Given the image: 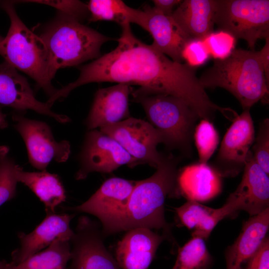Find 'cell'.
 <instances>
[{"label":"cell","instance_id":"cell-29","mask_svg":"<svg viewBox=\"0 0 269 269\" xmlns=\"http://www.w3.org/2000/svg\"><path fill=\"white\" fill-rule=\"evenodd\" d=\"M7 149L0 148V206L15 195L18 165L7 156Z\"/></svg>","mask_w":269,"mask_h":269},{"label":"cell","instance_id":"cell-35","mask_svg":"<svg viewBox=\"0 0 269 269\" xmlns=\"http://www.w3.org/2000/svg\"><path fill=\"white\" fill-rule=\"evenodd\" d=\"M153 7L161 12L167 15L171 16L174 8L177 6L182 1L181 0H153Z\"/></svg>","mask_w":269,"mask_h":269},{"label":"cell","instance_id":"cell-31","mask_svg":"<svg viewBox=\"0 0 269 269\" xmlns=\"http://www.w3.org/2000/svg\"><path fill=\"white\" fill-rule=\"evenodd\" d=\"M251 151L257 163L268 174L269 173V120L261 122Z\"/></svg>","mask_w":269,"mask_h":269},{"label":"cell","instance_id":"cell-37","mask_svg":"<svg viewBox=\"0 0 269 269\" xmlns=\"http://www.w3.org/2000/svg\"><path fill=\"white\" fill-rule=\"evenodd\" d=\"M7 126L6 115L0 111V129H4Z\"/></svg>","mask_w":269,"mask_h":269},{"label":"cell","instance_id":"cell-27","mask_svg":"<svg viewBox=\"0 0 269 269\" xmlns=\"http://www.w3.org/2000/svg\"><path fill=\"white\" fill-rule=\"evenodd\" d=\"M212 263L205 240L192 237L179 248L174 265L171 269H207Z\"/></svg>","mask_w":269,"mask_h":269},{"label":"cell","instance_id":"cell-7","mask_svg":"<svg viewBox=\"0 0 269 269\" xmlns=\"http://www.w3.org/2000/svg\"><path fill=\"white\" fill-rule=\"evenodd\" d=\"M214 21L254 51L259 39L269 38V0H215Z\"/></svg>","mask_w":269,"mask_h":269},{"label":"cell","instance_id":"cell-3","mask_svg":"<svg viewBox=\"0 0 269 269\" xmlns=\"http://www.w3.org/2000/svg\"><path fill=\"white\" fill-rule=\"evenodd\" d=\"M204 88H222L236 97L243 110L269 102L267 81L259 51L235 49L227 58L215 60L199 78Z\"/></svg>","mask_w":269,"mask_h":269},{"label":"cell","instance_id":"cell-19","mask_svg":"<svg viewBox=\"0 0 269 269\" xmlns=\"http://www.w3.org/2000/svg\"><path fill=\"white\" fill-rule=\"evenodd\" d=\"M166 239L165 236L147 228L128 230L118 243L116 260L121 269H148L158 247Z\"/></svg>","mask_w":269,"mask_h":269},{"label":"cell","instance_id":"cell-2","mask_svg":"<svg viewBox=\"0 0 269 269\" xmlns=\"http://www.w3.org/2000/svg\"><path fill=\"white\" fill-rule=\"evenodd\" d=\"M177 161L164 155L156 171L150 177L136 181L130 195L121 231L143 228L162 230L171 240V230L164 216V202L167 196H180L177 187Z\"/></svg>","mask_w":269,"mask_h":269},{"label":"cell","instance_id":"cell-18","mask_svg":"<svg viewBox=\"0 0 269 269\" xmlns=\"http://www.w3.org/2000/svg\"><path fill=\"white\" fill-rule=\"evenodd\" d=\"M269 228V208L245 222L239 236L226 251L227 269H250Z\"/></svg>","mask_w":269,"mask_h":269},{"label":"cell","instance_id":"cell-16","mask_svg":"<svg viewBox=\"0 0 269 269\" xmlns=\"http://www.w3.org/2000/svg\"><path fill=\"white\" fill-rule=\"evenodd\" d=\"M74 215L63 213L47 214L45 218L30 233H18L19 248L11 254L10 263L16 265L32 255L43 250L55 240L63 238L71 240L74 231L70 227V222Z\"/></svg>","mask_w":269,"mask_h":269},{"label":"cell","instance_id":"cell-32","mask_svg":"<svg viewBox=\"0 0 269 269\" xmlns=\"http://www.w3.org/2000/svg\"><path fill=\"white\" fill-rule=\"evenodd\" d=\"M181 56L184 63L195 68L205 63L210 57L202 39L188 40L183 48Z\"/></svg>","mask_w":269,"mask_h":269},{"label":"cell","instance_id":"cell-9","mask_svg":"<svg viewBox=\"0 0 269 269\" xmlns=\"http://www.w3.org/2000/svg\"><path fill=\"white\" fill-rule=\"evenodd\" d=\"M99 130L115 139L137 164L156 168L164 158L157 150L158 144L164 143L163 136L149 122L130 117Z\"/></svg>","mask_w":269,"mask_h":269},{"label":"cell","instance_id":"cell-13","mask_svg":"<svg viewBox=\"0 0 269 269\" xmlns=\"http://www.w3.org/2000/svg\"><path fill=\"white\" fill-rule=\"evenodd\" d=\"M80 161V167L76 174L77 180L86 178L93 172L110 173L124 165H137L115 139L96 129L87 134Z\"/></svg>","mask_w":269,"mask_h":269},{"label":"cell","instance_id":"cell-23","mask_svg":"<svg viewBox=\"0 0 269 269\" xmlns=\"http://www.w3.org/2000/svg\"><path fill=\"white\" fill-rule=\"evenodd\" d=\"M175 210L180 223L188 229L193 230L192 237L205 240L219 222L233 213L226 203L222 207L214 209L192 200H187L182 205L175 208Z\"/></svg>","mask_w":269,"mask_h":269},{"label":"cell","instance_id":"cell-33","mask_svg":"<svg viewBox=\"0 0 269 269\" xmlns=\"http://www.w3.org/2000/svg\"><path fill=\"white\" fill-rule=\"evenodd\" d=\"M22 1L45 4L55 7L60 12L82 22L89 18L87 4L80 0H24Z\"/></svg>","mask_w":269,"mask_h":269},{"label":"cell","instance_id":"cell-8","mask_svg":"<svg viewBox=\"0 0 269 269\" xmlns=\"http://www.w3.org/2000/svg\"><path fill=\"white\" fill-rule=\"evenodd\" d=\"M136 181L120 177L106 180L86 201L69 210L92 215L99 219L104 234L121 232L130 195Z\"/></svg>","mask_w":269,"mask_h":269},{"label":"cell","instance_id":"cell-36","mask_svg":"<svg viewBox=\"0 0 269 269\" xmlns=\"http://www.w3.org/2000/svg\"><path fill=\"white\" fill-rule=\"evenodd\" d=\"M265 40L266 42L264 47L259 52L265 76L267 81L269 83V38L266 39Z\"/></svg>","mask_w":269,"mask_h":269},{"label":"cell","instance_id":"cell-15","mask_svg":"<svg viewBox=\"0 0 269 269\" xmlns=\"http://www.w3.org/2000/svg\"><path fill=\"white\" fill-rule=\"evenodd\" d=\"M226 203L234 213L243 210L251 217L269 208V178L254 159L251 151L244 169L242 180Z\"/></svg>","mask_w":269,"mask_h":269},{"label":"cell","instance_id":"cell-38","mask_svg":"<svg viewBox=\"0 0 269 269\" xmlns=\"http://www.w3.org/2000/svg\"><path fill=\"white\" fill-rule=\"evenodd\" d=\"M7 264L5 261H0V269H4Z\"/></svg>","mask_w":269,"mask_h":269},{"label":"cell","instance_id":"cell-28","mask_svg":"<svg viewBox=\"0 0 269 269\" xmlns=\"http://www.w3.org/2000/svg\"><path fill=\"white\" fill-rule=\"evenodd\" d=\"M193 134L199 162L207 163L219 144V134L210 121L202 119L195 127Z\"/></svg>","mask_w":269,"mask_h":269},{"label":"cell","instance_id":"cell-22","mask_svg":"<svg viewBox=\"0 0 269 269\" xmlns=\"http://www.w3.org/2000/svg\"><path fill=\"white\" fill-rule=\"evenodd\" d=\"M215 0H184L171 16L190 39H203L214 31Z\"/></svg>","mask_w":269,"mask_h":269},{"label":"cell","instance_id":"cell-30","mask_svg":"<svg viewBox=\"0 0 269 269\" xmlns=\"http://www.w3.org/2000/svg\"><path fill=\"white\" fill-rule=\"evenodd\" d=\"M202 39L210 57L215 60L228 57L235 49L237 42L234 36L221 30L211 32Z\"/></svg>","mask_w":269,"mask_h":269},{"label":"cell","instance_id":"cell-1","mask_svg":"<svg viewBox=\"0 0 269 269\" xmlns=\"http://www.w3.org/2000/svg\"><path fill=\"white\" fill-rule=\"evenodd\" d=\"M117 46L112 51L78 68L75 81L57 90L53 102L66 97L75 88L91 83L116 82L139 88L133 93L164 94L184 101L199 116L209 121L222 108L212 102L199 82L196 68L175 62L151 44L138 39L130 24L121 26Z\"/></svg>","mask_w":269,"mask_h":269},{"label":"cell","instance_id":"cell-26","mask_svg":"<svg viewBox=\"0 0 269 269\" xmlns=\"http://www.w3.org/2000/svg\"><path fill=\"white\" fill-rule=\"evenodd\" d=\"M70 258V241L60 238L20 263H7L4 269H67Z\"/></svg>","mask_w":269,"mask_h":269},{"label":"cell","instance_id":"cell-21","mask_svg":"<svg viewBox=\"0 0 269 269\" xmlns=\"http://www.w3.org/2000/svg\"><path fill=\"white\" fill-rule=\"evenodd\" d=\"M147 21V31L153 41L151 45L173 61L183 63L181 53L190 39L171 16L165 15L153 6L146 4L143 8Z\"/></svg>","mask_w":269,"mask_h":269},{"label":"cell","instance_id":"cell-39","mask_svg":"<svg viewBox=\"0 0 269 269\" xmlns=\"http://www.w3.org/2000/svg\"><path fill=\"white\" fill-rule=\"evenodd\" d=\"M3 39V37L1 36V35H0V44H1V41H2Z\"/></svg>","mask_w":269,"mask_h":269},{"label":"cell","instance_id":"cell-14","mask_svg":"<svg viewBox=\"0 0 269 269\" xmlns=\"http://www.w3.org/2000/svg\"><path fill=\"white\" fill-rule=\"evenodd\" d=\"M0 105L20 111L31 110L62 124L70 121L67 116L53 112L46 103L38 101L26 79L5 61L0 64Z\"/></svg>","mask_w":269,"mask_h":269},{"label":"cell","instance_id":"cell-12","mask_svg":"<svg viewBox=\"0 0 269 269\" xmlns=\"http://www.w3.org/2000/svg\"><path fill=\"white\" fill-rule=\"evenodd\" d=\"M102 233L97 222L79 217L70 240L71 263L67 269H121L106 248Z\"/></svg>","mask_w":269,"mask_h":269},{"label":"cell","instance_id":"cell-20","mask_svg":"<svg viewBox=\"0 0 269 269\" xmlns=\"http://www.w3.org/2000/svg\"><path fill=\"white\" fill-rule=\"evenodd\" d=\"M177 187L180 195L187 200L206 202L221 193L222 177L207 163L192 164L178 171Z\"/></svg>","mask_w":269,"mask_h":269},{"label":"cell","instance_id":"cell-5","mask_svg":"<svg viewBox=\"0 0 269 269\" xmlns=\"http://www.w3.org/2000/svg\"><path fill=\"white\" fill-rule=\"evenodd\" d=\"M1 6L9 18L10 26L0 44V55L34 80L50 97L57 90L49 77V55L43 41L21 21L12 2H3Z\"/></svg>","mask_w":269,"mask_h":269},{"label":"cell","instance_id":"cell-17","mask_svg":"<svg viewBox=\"0 0 269 269\" xmlns=\"http://www.w3.org/2000/svg\"><path fill=\"white\" fill-rule=\"evenodd\" d=\"M133 91L131 85L122 83L97 91L85 121L87 129H101L130 118L129 97Z\"/></svg>","mask_w":269,"mask_h":269},{"label":"cell","instance_id":"cell-24","mask_svg":"<svg viewBox=\"0 0 269 269\" xmlns=\"http://www.w3.org/2000/svg\"><path fill=\"white\" fill-rule=\"evenodd\" d=\"M16 177L18 182L28 187L44 204L46 214L54 213L56 207L66 200L64 186L55 174L46 170L25 171L18 165Z\"/></svg>","mask_w":269,"mask_h":269},{"label":"cell","instance_id":"cell-25","mask_svg":"<svg viewBox=\"0 0 269 269\" xmlns=\"http://www.w3.org/2000/svg\"><path fill=\"white\" fill-rule=\"evenodd\" d=\"M90 13L89 21H111L122 26L135 23L147 31L145 12L132 8L120 0H91L87 4Z\"/></svg>","mask_w":269,"mask_h":269},{"label":"cell","instance_id":"cell-11","mask_svg":"<svg viewBox=\"0 0 269 269\" xmlns=\"http://www.w3.org/2000/svg\"><path fill=\"white\" fill-rule=\"evenodd\" d=\"M250 110L233 121L222 141L213 166L222 177H234L244 170L255 138Z\"/></svg>","mask_w":269,"mask_h":269},{"label":"cell","instance_id":"cell-10","mask_svg":"<svg viewBox=\"0 0 269 269\" xmlns=\"http://www.w3.org/2000/svg\"><path fill=\"white\" fill-rule=\"evenodd\" d=\"M14 127L25 144L29 162L40 171L46 170L52 160L65 162L70 154V145L66 140L57 141L49 126L45 122L13 114Z\"/></svg>","mask_w":269,"mask_h":269},{"label":"cell","instance_id":"cell-6","mask_svg":"<svg viewBox=\"0 0 269 269\" xmlns=\"http://www.w3.org/2000/svg\"><path fill=\"white\" fill-rule=\"evenodd\" d=\"M132 94L134 101L142 106L149 123L163 135L164 144L191 154L198 115L184 101L173 96Z\"/></svg>","mask_w":269,"mask_h":269},{"label":"cell","instance_id":"cell-4","mask_svg":"<svg viewBox=\"0 0 269 269\" xmlns=\"http://www.w3.org/2000/svg\"><path fill=\"white\" fill-rule=\"evenodd\" d=\"M39 37L48 53L51 80L60 68L78 66L98 58L101 56L102 46L116 40L60 11Z\"/></svg>","mask_w":269,"mask_h":269},{"label":"cell","instance_id":"cell-34","mask_svg":"<svg viewBox=\"0 0 269 269\" xmlns=\"http://www.w3.org/2000/svg\"><path fill=\"white\" fill-rule=\"evenodd\" d=\"M250 269H269V239L266 237L258 251Z\"/></svg>","mask_w":269,"mask_h":269}]
</instances>
